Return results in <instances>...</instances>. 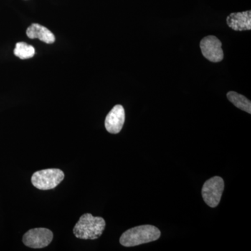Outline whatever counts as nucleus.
<instances>
[{
	"mask_svg": "<svg viewBox=\"0 0 251 251\" xmlns=\"http://www.w3.org/2000/svg\"><path fill=\"white\" fill-rule=\"evenodd\" d=\"M161 231L151 225L136 226L126 231L120 239V244L125 247H133L158 240Z\"/></svg>",
	"mask_w": 251,
	"mask_h": 251,
	"instance_id": "f257e3e1",
	"label": "nucleus"
},
{
	"mask_svg": "<svg viewBox=\"0 0 251 251\" xmlns=\"http://www.w3.org/2000/svg\"><path fill=\"white\" fill-rule=\"evenodd\" d=\"M105 227V221L103 218L85 214L74 226V234L77 239L94 240L102 235Z\"/></svg>",
	"mask_w": 251,
	"mask_h": 251,
	"instance_id": "f03ea898",
	"label": "nucleus"
},
{
	"mask_svg": "<svg viewBox=\"0 0 251 251\" xmlns=\"http://www.w3.org/2000/svg\"><path fill=\"white\" fill-rule=\"evenodd\" d=\"M64 179V173L57 168L42 170L36 172L31 176V183L34 187L42 191L53 189Z\"/></svg>",
	"mask_w": 251,
	"mask_h": 251,
	"instance_id": "7ed1b4c3",
	"label": "nucleus"
},
{
	"mask_svg": "<svg viewBox=\"0 0 251 251\" xmlns=\"http://www.w3.org/2000/svg\"><path fill=\"white\" fill-rule=\"evenodd\" d=\"M224 187V180L221 176H215L205 181L202 188V196L208 206L215 208L219 205Z\"/></svg>",
	"mask_w": 251,
	"mask_h": 251,
	"instance_id": "20e7f679",
	"label": "nucleus"
},
{
	"mask_svg": "<svg viewBox=\"0 0 251 251\" xmlns=\"http://www.w3.org/2000/svg\"><path fill=\"white\" fill-rule=\"evenodd\" d=\"M53 239V233L49 229L38 227L29 229L23 237L26 247L31 249H43L48 247Z\"/></svg>",
	"mask_w": 251,
	"mask_h": 251,
	"instance_id": "39448f33",
	"label": "nucleus"
},
{
	"mask_svg": "<svg viewBox=\"0 0 251 251\" xmlns=\"http://www.w3.org/2000/svg\"><path fill=\"white\" fill-rule=\"evenodd\" d=\"M201 49L203 56L211 62H219L224 59L222 43L215 36H208L202 39Z\"/></svg>",
	"mask_w": 251,
	"mask_h": 251,
	"instance_id": "423d86ee",
	"label": "nucleus"
},
{
	"mask_svg": "<svg viewBox=\"0 0 251 251\" xmlns=\"http://www.w3.org/2000/svg\"><path fill=\"white\" fill-rule=\"evenodd\" d=\"M125 122V108L121 105H116L110 110L105 118V128L109 133L117 134L121 131Z\"/></svg>",
	"mask_w": 251,
	"mask_h": 251,
	"instance_id": "0eeeda50",
	"label": "nucleus"
},
{
	"mask_svg": "<svg viewBox=\"0 0 251 251\" xmlns=\"http://www.w3.org/2000/svg\"><path fill=\"white\" fill-rule=\"evenodd\" d=\"M227 25L235 31L251 30V11L232 13L226 19Z\"/></svg>",
	"mask_w": 251,
	"mask_h": 251,
	"instance_id": "6e6552de",
	"label": "nucleus"
},
{
	"mask_svg": "<svg viewBox=\"0 0 251 251\" xmlns=\"http://www.w3.org/2000/svg\"><path fill=\"white\" fill-rule=\"evenodd\" d=\"M27 35L29 39H39L48 44H53L55 41L54 35L48 28L38 23H33L27 28Z\"/></svg>",
	"mask_w": 251,
	"mask_h": 251,
	"instance_id": "1a4fd4ad",
	"label": "nucleus"
},
{
	"mask_svg": "<svg viewBox=\"0 0 251 251\" xmlns=\"http://www.w3.org/2000/svg\"><path fill=\"white\" fill-rule=\"evenodd\" d=\"M227 97L231 103H233L237 108L244 111L251 113V102L242 94H238L235 92H229L227 94Z\"/></svg>",
	"mask_w": 251,
	"mask_h": 251,
	"instance_id": "9d476101",
	"label": "nucleus"
},
{
	"mask_svg": "<svg viewBox=\"0 0 251 251\" xmlns=\"http://www.w3.org/2000/svg\"><path fill=\"white\" fill-rule=\"evenodd\" d=\"M14 54L21 59L31 58L35 54V49L25 42H18L14 49Z\"/></svg>",
	"mask_w": 251,
	"mask_h": 251,
	"instance_id": "9b49d317",
	"label": "nucleus"
}]
</instances>
